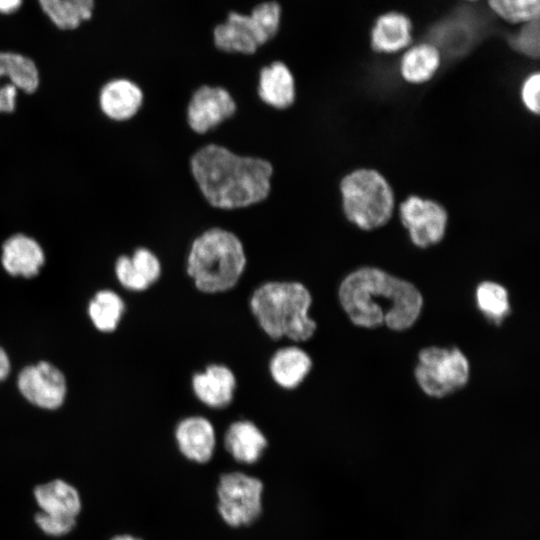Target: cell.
<instances>
[{"label":"cell","instance_id":"obj_1","mask_svg":"<svg viewBox=\"0 0 540 540\" xmlns=\"http://www.w3.org/2000/svg\"><path fill=\"white\" fill-rule=\"evenodd\" d=\"M189 169L204 201L217 210L257 205L271 190L273 166L268 160L241 155L220 144L199 147L189 159Z\"/></svg>","mask_w":540,"mask_h":540},{"label":"cell","instance_id":"obj_2","mask_svg":"<svg viewBox=\"0 0 540 540\" xmlns=\"http://www.w3.org/2000/svg\"><path fill=\"white\" fill-rule=\"evenodd\" d=\"M338 295L350 320L364 328L385 324L396 331L408 329L417 320L423 304L413 284L371 267L347 275Z\"/></svg>","mask_w":540,"mask_h":540},{"label":"cell","instance_id":"obj_3","mask_svg":"<svg viewBox=\"0 0 540 540\" xmlns=\"http://www.w3.org/2000/svg\"><path fill=\"white\" fill-rule=\"evenodd\" d=\"M248 265L246 248L233 231L209 227L190 242L185 270L200 292L216 294L233 289Z\"/></svg>","mask_w":540,"mask_h":540},{"label":"cell","instance_id":"obj_4","mask_svg":"<svg viewBox=\"0 0 540 540\" xmlns=\"http://www.w3.org/2000/svg\"><path fill=\"white\" fill-rule=\"evenodd\" d=\"M312 295L295 280H270L259 285L249 299V308L260 329L271 339L307 341L317 324L310 317Z\"/></svg>","mask_w":540,"mask_h":540},{"label":"cell","instance_id":"obj_5","mask_svg":"<svg viewBox=\"0 0 540 540\" xmlns=\"http://www.w3.org/2000/svg\"><path fill=\"white\" fill-rule=\"evenodd\" d=\"M339 191L346 219L362 230L380 228L393 215V189L374 169L360 168L346 174L340 180Z\"/></svg>","mask_w":540,"mask_h":540},{"label":"cell","instance_id":"obj_6","mask_svg":"<svg viewBox=\"0 0 540 540\" xmlns=\"http://www.w3.org/2000/svg\"><path fill=\"white\" fill-rule=\"evenodd\" d=\"M415 377L427 395L445 397L466 385L469 363L458 348H424L418 356Z\"/></svg>","mask_w":540,"mask_h":540},{"label":"cell","instance_id":"obj_7","mask_svg":"<svg viewBox=\"0 0 540 540\" xmlns=\"http://www.w3.org/2000/svg\"><path fill=\"white\" fill-rule=\"evenodd\" d=\"M262 482L242 472H230L220 477L217 487L218 512L232 527L253 523L262 510Z\"/></svg>","mask_w":540,"mask_h":540},{"label":"cell","instance_id":"obj_8","mask_svg":"<svg viewBox=\"0 0 540 540\" xmlns=\"http://www.w3.org/2000/svg\"><path fill=\"white\" fill-rule=\"evenodd\" d=\"M237 112L232 94L219 85L202 84L191 94L185 109L188 128L197 135H205Z\"/></svg>","mask_w":540,"mask_h":540},{"label":"cell","instance_id":"obj_9","mask_svg":"<svg viewBox=\"0 0 540 540\" xmlns=\"http://www.w3.org/2000/svg\"><path fill=\"white\" fill-rule=\"evenodd\" d=\"M399 217L412 243L419 248L436 245L445 235L448 214L437 201L411 195L400 204Z\"/></svg>","mask_w":540,"mask_h":540},{"label":"cell","instance_id":"obj_10","mask_svg":"<svg viewBox=\"0 0 540 540\" xmlns=\"http://www.w3.org/2000/svg\"><path fill=\"white\" fill-rule=\"evenodd\" d=\"M17 388L30 404L44 410L60 408L67 395L64 374L47 361L25 366L18 373Z\"/></svg>","mask_w":540,"mask_h":540},{"label":"cell","instance_id":"obj_11","mask_svg":"<svg viewBox=\"0 0 540 540\" xmlns=\"http://www.w3.org/2000/svg\"><path fill=\"white\" fill-rule=\"evenodd\" d=\"M212 45L226 55L251 57L263 47L248 13L230 10L212 28Z\"/></svg>","mask_w":540,"mask_h":540},{"label":"cell","instance_id":"obj_12","mask_svg":"<svg viewBox=\"0 0 540 540\" xmlns=\"http://www.w3.org/2000/svg\"><path fill=\"white\" fill-rule=\"evenodd\" d=\"M39 85V72L28 57L0 52V113L15 109L18 91L33 93Z\"/></svg>","mask_w":540,"mask_h":540},{"label":"cell","instance_id":"obj_13","mask_svg":"<svg viewBox=\"0 0 540 540\" xmlns=\"http://www.w3.org/2000/svg\"><path fill=\"white\" fill-rule=\"evenodd\" d=\"M256 95L265 106L283 111L296 100V79L293 70L282 59L261 66L257 73Z\"/></svg>","mask_w":540,"mask_h":540},{"label":"cell","instance_id":"obj_14","mask_svg":"<svg viewBox=\"0 0 540 540\" xmlns=\"http://www.w3.org/2000/svg\"><path fill=\"white\" fill-rule=\"evenodd\" d=\"M237 388L233 370L224 364L213 363L196 372L191 378V389L195 397L213 409H222L231 404Z\"/></svg>","mask_w":540,"mask_h":540},{"label":"cell","instance_id":"obj_15","mask_svg":"<svg viewBox=\"0 0 540 540\" xmlns=\"http://www.w3.org/2000/svg\"><path fill=\"white\" fill-rule=\"evenodd\" d=\"M174 436L180 453L186 459L202 464L212 458L216 433L208 418L191 415L181 419L175 427Z\"/></svg>","mask_w":540,"mask_h":540},{"label":"cell","instance_id":"obj_16","mask_svg":"<svg viewBox=\"0 0 540 540\" xmlns=\"http://www.w3.org/2000/svg\"><path fill=\"white\" fill-rule=\"evenodd\" d=\"M144 100L143 89L128 78H115L107 82L99 96L102 112L117 122L129 121L137 116L144 105Z\"/></svg>","mask_w":540,"mask_h":540},{"label":"cell","instance_id":"obj_17","mask_svg":"<svg viewBox=\"0 0 540 540\" xmlns=\"http://www.w3.org/2000/svg\"><path fill=\"white\" fill-rule=\"evenodd\" d=\"M1 263L9 275L31 278L38 275L44 265L45 254L34 238L15 234L2 245Z\"/></svg>","mask_w":540,"mask_h":540},{"label":"cell","instance_id":"obj_18","mask_svg":"<svg viewBox=\"0 0 540 540\" xmlns=\"http://www.w3.org/2000/svg\"><path fill=\"white\" fill-rule=\"evenodd\" d=\"M413 40V24L404 13L389 11L379 15L370 31V44L377 53L393 54L407 49Z\"/></svg>","mask_w":540,"mask_h":540},{"label":"cell","instance_id":"obj_19","mask_svg":"<svg viewBox=\"0 0 540 540\" xmlns=\"http://www.w3.org/2000/svg\"><path fill=\"white\" fill-rule=\"evenodd\" d=\"M313 366L310 355L296 345L277 349L268 363L273 382L280 388L292 390L302 384Z\"/></svg>","mask_w":540,"mask_h":540},{"label":"cell","instance_id":"obj_20","mask_svg":"<svg viewBox=\"0 0 540 540\" xmlns=\"http://www.w3.org/2000/svg\"><path fill=\"white\" fill-rule=\"evenodd\" d=\"M268 441L261 429L250 420L232 422L224 435L227 452L238 462H257L267 447Z\"/></svg>","mask_w":540,"mask_h":540},{"label":"cell","instance_id":"obj_21","mask_svg":"<svg viewBox=\"0 0 540 540\" xmlns=\"http://www.w3.org/2000/svg\"><path fill=\"white\" fill-rule=\"evenodd\" d=\"M33 494L37 505L44 513L76 518L81 511L79 492L62 479H54L36 486Z\"/></svg>","mask_w":540,"mask_h":540},{"label":"cell","instance_id":"obj_22","mask_svg":"<svg viewBox=\"0 0 540 540\" xmlns=\"http://www.w3.org/2000/svg\"><path fill=\"white\" fill-rule=\"evenodd\" d=\"M441 65V50L431 42H422L405 49L399 71L411 84H423L432 79Z\"/></svg>","mask_w":540,"mask_h":540},{"label":"cell","instance_id":"obj_23","mask_svg":"<svg viewBox=\"0 0 540 540\" xmlns=\"http://www.w3.org/2000/svg\"><path fill=\"white\" fill-rule=\"evenodd\" d=\"M122 297L110 289L100 290L91 298L87 312L93 326L100 332L117 329L125 313Z\"/></svg>","mask_w":540,"mask_h":540},{"label":"cell","instance_id":"obj_24","mask_svg":"<svg viewBox=\"0 0 540 540\" xmlns=\"http://www.w3.org/2000/svg\"><path fill=\"white\" fill-rule=\"evenodd\" d=\"M49 19L60 29H75L92 16L94 0H38Z\"/></svg>","mask_w":540,"mask_h":540},{"label":"cell","instance_id":"obj_25","mask_svg":"<svg viewBox=\"0 0 540 540\" xmlns=\"http://www.w3.org/2000/svg\"><path fill=\"white\" fill-rule=\"evenodd\" d=\"M263 46L278 35L283 18V7L277 0H264L255 4L248 12Z\"/></svg>","mask_w":540,"mask_h":540},{"label":"cell","instance_id":"obj_26","mask_svg":"<svg viewBox=\"0 0 540 540\" xmlns=\"http://www.w3.org/2000/svg\"><path fill=\"white\" fill-rule=\"evenodd\" d=\"M479 309L496 324H500L510 310L508 292L500 284L483 282L476 290Z\"/></svg>","mask_w":540,"mask_h":540},{"label":"cell","instance_id":"obj_27","mask_svg":"<svg viewBox=\"0 0 540 540\" xmlns=\"http://www.w3.org/2000/svg\"><path fill=\"white\" fill-rule=\"evenodd\" d=\"M490 10L510 24H524L539 19L540 0H487Z\"/></svg>","mask_w":540,"mask_h":540},{"label":"cell","instance_id":"obj_28","mask_svg":"<svg viewBox=\"0 0 540 540\" xmlns=\"http://www.w3.org/2000/svg\"><path fill=\"white\" fill-rule=\"evenodd\" d=\"M130 259L137 274L149 287L160 279L162 263L156 252L148 247H138L130 255Z\"/></svg>","mask_w":540,"mask_h":540},{"label":"cell","instance_id":"obj_29","mask_svg":"<svg viewBox=\"0 0 540 540\" xmlns=\"http://www.w3.org/2000/svg\"><path fill=\"white\" fill-rule=\"evenodd\" d=\"M512 48L529 57L538 58L540 36H539V19L521 24V27L509 39Z\"/></svg>","mask_w":540,"mask_h":540},{"label":"cell","instance_id":"obj_30","mask_svg":"<svg viewBox=\"0 0 540 540\" xmlns=\"http://www.w3.org/2000/svg\"><path fill=\"white\" fill-rule=\"evenodd\" d=\"M114 270L117 281L125 289L133 292H142L149 288L133 268L129 255L124 254L119 256L115 262Z\"/></svg>","mask_w":540,"mask_h":540},{"label":"cell","instance_id":"obj_31","mask_svg":"<svg viewBox=\"0 0 540 540\" xmlns=\"http://www.w3.org/2000/svg\"><path fill=\"white\" fill-rule=\"evenodd\" d=\"M35 522L45 534L58 537L73 530L76 525V518L47 514L40 511L35 515Z\"/></svg>","mask_w":540,"mask_h":540},{"label":"cell","instance_id":"obj_32","mask_svg":"<svg viewBox=\"0 0 540 540\" xmlns=\"http://www.w3.org/2000/svg\"><path fill=\"white\" fill-rule=\"evenodd\" d=\"M539 87L540 75L538 72L531 73L524 80L521 87V100L531 113H539Z\"/></svg>","mask_w":540,"mask_h":540},{"label":"cell","instance_id":"obj_33","mask_svg":"<svg viewBox=\"0 0 540 540\" xmlns=\"http://www.w3.org/2000/svg\"><path fill=\"white\" fill-rule=\"evenodd\" d=\"M11 363L5 349L0 345V383L3 382L9 375Z\"/></svg>","mask_w":540,"mask_h":540},{"label":"cell","instance_id":"obj_34","mask_svg":"<svg viewBox=\"0 0 540 540\" xmlns=\"http://www.w3.org/2000/svg\"><path fill=\"white\" fill-rule=\"evenodd\" d=\"M22 0H0V12L9 14L15 12L21 6Z\"/></svg>","mask_w":540,"mask_h":540},{"label":"cell","instance_id":"obj_35","mask_svg":"<svg viewBox=\"0 0 540 540\" xmlns=\"http://www.w3.org/2000/svg\"><path fill=\"white\" fill-rule=\"evenodd\" d=\"M111 540H141V539L136 538L132 535L125 534V535H117L113 537Z\"/></svg>","mask_w":540,"mask_h":540},{"label":"cell","instance_id":"obj_36","mask_svg":"<svg viewBox=\"0 0 540 540\" xmlns=\"http://www.w3.org/2000/svg\"><path fill=\"white\" fill-rule=\"evenodd\" d=\"M467 1H472V2H474V1H478V0H467Z\"/></svg>","mask_w":540,"mask_h":540}]
</instances>
